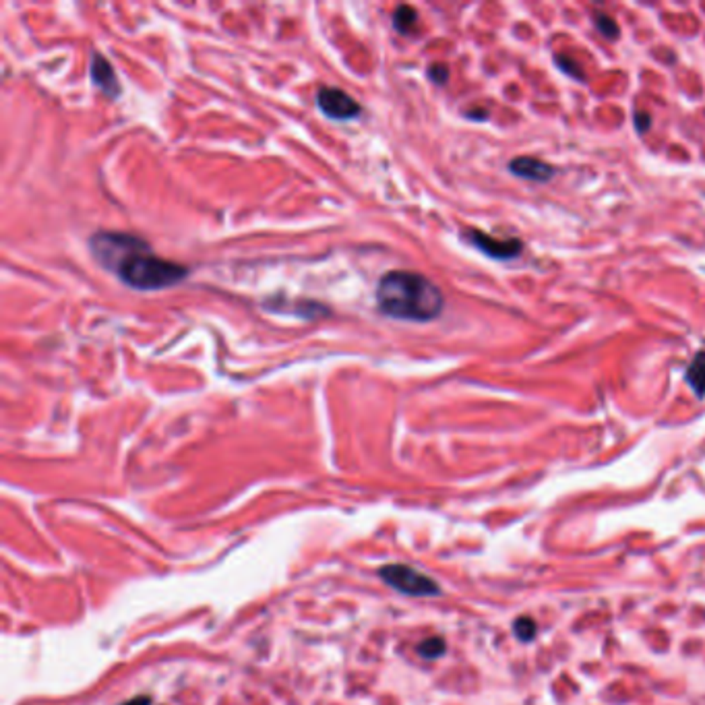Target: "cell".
Masks as SVG:
<instances>
[{
    "instance_id": "cell-1",
    "label": "cell",
    "mask_w": 705,
    "mask_h": 705,
    "mask_svg": "<svg viewBox=\"0 0 705 705\" xmlns=\"http://www.w3.org/2000/svg\"><path fill=\"white\" fill-rule=\"evenodd\" d=\"M89 250L104 269L139 292L178 286L191 273L188 267L154 254L141 236L127 232H95L89 238Z\"/></svg>"
},
{
    "instance_id": "cell-2",
    "label": "cell",
    "mask_w": 705,
    "mask_h": 705,
    "mask_svg": "<svg viewBox=\"0 0 705 705\" xmlns=\"http://www.w3.org/2000/svg\"><path fill=\"white\" fill-rule=\"evenodd\" d=\"M379 313L410 323H428L445 311L441 288L422 273L407 269L387 271L375 290Z\"/></svg>"
},
{
    "instance_id": "cell-3",
    "label": "cell",
    "mask_w": 705,
    "mask_h": 705,
    "mask_svg": "<svg viewBox=\"0 0 705 705\" xmlns=\"http://www.w3.org/2000/svg\"><path fill=\"white\" fill-rule=\"evenodd\" d=\"M379 575L401 594L407 596H439L441 588L435 579L424 575L422 571L407 565H385Z\"/></svg>"
},
{
    "instance_id": "cell-4",
    "label": "cell",
    "mask_w": 705,
    "mask_h": 705,
    "mask_svg": "<svg viewBox=\"0 0 705 705\" xmlns=\"http://www.w3.org/2000/svg\"><path fill=\"white\" fill-rule=\"evenodd\" d=\"M316 106L325 116L333 120H352V118H358L362 112V106L348 91L339 87H327V85L318 87Z\"/></svg>"
},
{
    "instance_id": "cell-5",
    "label": "cell",
    "mask_w": 705,
    "mask_h": 705,
    "mask_svg": "<svg viewBox=\"0 0 705 705\" xmlns=\"http://www.w3.org/2000/svg\"><path fill=\"white\" fill-rule=\"evenodd\" d=\"M466 238L480 252L494 261H513L524 250V242L519 238H494L480 230H468Z\"/></svg>"
},
{
    "instance_id": "cell-6",
    "label": "cell",
    "mask_w": 705,
    "mask_h": 705,
    "mask_svg": "<svg viewBox=\"0 0 705 705\" xmlns=\"http://www.w3.org/2000/svg\"><path fill=\"white\" fill-rule=\"evenodd\" d=\"M89 75H91L93 85H95L106 97L116 99V97L120 95V83H118V77H116L112 65L108 63V58L102 56L99 52H93V54H91Z\"/></svg>"
},
{
    "instance_id": "cell-7",
    "label": "cell",
    "mask_w": 705,
    "mask_h": 705,
    "mask_svg": "<svg viewBox=\"0 0 705 705\" xmlns=\"http://www.w3.org/2000/svg\"><path fill=\"white\" fill-rule=\"evenodd\" d=\"M509 172L517 178H524V180H532V182H549L550 178L554 176V168L542 161V159H536V157L530 156H521L515 157L509 161Z\"/></svg>"
},
{
    "instance_id": "cell-8",
    "label": "cell",
    "mask_w": 705,
    "mask_h": 705,
    "mask_svg": "<svg viewBox=\"0 0 705 705\" xmlns=\"http://www.w3.org/2000/svg\"><path fill=\"white\" fill-rule=\"evenodd\" d=\"M685 381L687 385L693 389V393L704 399L705 397V352H699L693 362L689 364L687 373H685Z\"/></svg>"
},
{
    "instance_id": "cell-9",
    "label": "cell",
    "mask_w": 705,
    "mask_h": 705,
    "mask_svg": "<svg viewBox=\"0 0 705 705\" xmlns=\"http://www.w3.org/2000/svg\"><path fill=\"white\" fill-rule=\"evenodd\" d=\"M416 25H418V13H416V8H412L407 4H401V6L395 8V13H393V27H395L397 33L410 35L416 29Z\"/></svg>"
},
{
    "instance_id": "cell-10",
    "label": "cell",
    "mask_w": 705,
    "mask_h": 705,
    "mask_svg": "<svg viewBox=\"0 0 705 705\" xmlns=\"http://www.w3.org/2000/svg\"><path fill=\"white\" fill-rule=\"evenodd\" d=\"M445 649H447V643L441 637H430V639H426L418 645V654L422 658H430V660L441 658L445 654Z\"/></svg>"
},
{
    "instance_id": "cell-11",
    "label": "cell",
    "mask_w": 705,
    "mask_h": 705,
    "mask_svg": "<svg viewBox=\"0 0 705 705\" xmlns=\"http://www.w3.org/2000/svg\"><path fill=\"white\" fill-rule=\"evenodd\" d=\"M536 631H538V627H536V623L530 617H519L513 623V633H515V637L519 641H526V643L532 641L536 637Z\"/></svg>"
},
{
    "instance_id": "cell-12",
    "label": "cell",
    "mask_w": 705,
    "mask_h": 705,
    "mask_svg": "<svg viewBox=\"0 0 705 705\" xmlns=\"http://www.w3.org/2000/svg\"><path fill=\"white\" fill-rule=\"evenodd\" d=\"M594 23H596V27H598V31L606 38V40H617L619 38V25H617V21L613 19V17H608V15H602V13H598L596 15V19H594Z\"/></svg>"
},
{
    "instance_id": "cell-13",
    "label": "cell",
    "mask_w": 705,
    "mask_h": 705,
    "mask_svg": "<svg viewBox=\"0 0 705 705\" xmlns=\"http://www.w3.org/2000/svg\"><path fill=\"white\" fill-rule=\"evenodd\" d=\"M554 63H556V65H558V69H560V71H565L567 75H571V77L583 81V73H581V71H577V69H575L577 65H575L573 60H569L567 56H562V54H556V56H554Z\"/></svg>"
},
{
    "instance_id": "cell-14",
    "label": "cell",
    "mask_w": 705,
    "mask_h": 705,
    "mask_svg": "<svg viewBox=\"0 0 705 705\" xmlns=\"http://www.w3.org/2000/svg\"><path fill=\"white\" fill-rule=\"evenodd\" d=\"M428 77L432 79L437 85H445L449 81V69L445 65H432L428 69Z\"/></svg>"
},
{
    "instance_id": "cell-15",
    "label": "cell",
    "mask_w": 705,
    "mask_h": 705,
    "mask_svg": "<svg viewBox=\"0 0 705 705\" xmlns=\"http://www.w3.org/2000/svg\"><path fill=\"white\" fill-rule=\"evenodd\" d=\"M651 127V116L647 112H635V129L639 133H647Z\"/></svg>"
},
{
    "instance_id": "cell-16",
    "label": "cell",
    "mask_w": 705,
    "mask_h": 705,
    "mask_svg": "<svg viewBox=\"0 0 705 705\" xmlns=\"http://www.w3.org/2000/svg\"><path fill=\"white\" fill-rule=\"evenodd\" d=\"M152 704V699L149 697H145V695H139V697H135V699H131V702H127V704H122V705H149Z\"/></svg>"
}]
</instances>
